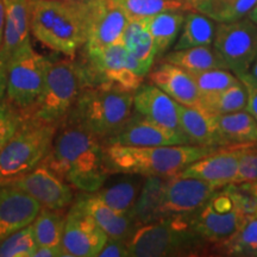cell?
Instances as JSON below:
<instances>
[{
	"label": "cell",
	"mask_w": 257,
	"mask_h": 257,
	"mask_svg": "<svg viewBox=\"0 0 257 257\" xmlns=\"http://www.w3.org/2000/svg\"><path fill=\"white\" fill-rule=\"evenodd\" d=\"M40 202L10 184H0V240L32 224L40 213Z\"/></svg>",
	"instance_id": "obj_16"
},
{
	"label": "cell",
	"mask_w": 257,
	"mask_h": 257,
	"mask_svg": "<svg viewBox=\"0 0 257 257\" xmlns=\"http://www.w3.org/2000/svg\"><path fill=\"white\" fill-rule=\"evenodd\" d=\"M30 0H5V29L0 61L8 62L19 48L30 42Z\"/></svg>",
	"instance_id": "obj_21"
},
{
	"label": "cell",
	"mask_w": 257,
	"mask_h": 257,
	"mask_svg": "<svg viewBox=\"0 0 257 257\" xmlns=\"http://www.w3.org/2000/svg\"><path fill=\"white\" fill-rule=\"evenodd\" d=\"M43 162L63 181L83 193L100 189L110 175L105 165L104 143L68 120L59 125Z\"/></svg>",
	"instance_id": "obj_1"
},
{
	"label": "cell",
	"mask_w": 257,
	"mask_h": 257,
	"mask_svg": "<svg viewBox=\"0 0 257 257\" xmlns=\"http://www.w3.org/2000/svg\"><path fill=\"white\" fill-rule=\"evenodd\" d=\"M59 125L24 115L0 152V184H8L36 168L49 153Z\"/></svg>",
	"instance_id": "obj_7"
},
{
	"label": "cell",
	"mask_w": 257,
	"mask_h": 257,
	"mask_svg": "<svg viewBox=\"0 0 257 257\" xmlns=\"http://www.w3.org/2000/svg\"><path fill=\"white\" fill-rule=\"evenodd\" d=\"M216 21L197 10H189L185 15L181 34H180L173 50H181L200 46H212L214 35H216Z\"/></svg>",
	"instance_id": "obj_27"
},
{
	"label": "cell",
	"mask_w": 257,
	"mask_h": 257,
	"mask_svg": "<svg viewBox=\"0 0 257 257\" xmlns=\"http://www.w3.org/2000/svg\"><path fill=\"white\" fill-rule=\"evenodd\" d=\"M181 2L185 3V4L189 6V8H191L192 10H195V8H197V5H198V3L200 2V0H181Z\"/></svg>",
	"instance_id": "obj_47"
},
{
	"label": "cell",
	"mask_w": 257,
	"mask_h": 257,
	"mask_svg": "<svg viewBox=\"0 0 257 257\" xmlns=\"http://www.w3.org/2000/svg\"><path fill=\"white\" fill-rule=\"evenodd\" d=\"M82 49L83 59L80 63L88 86L104 83L136 92L148 75L121 42L100 49Z\"/></svg>",
	"instance_id": "obj_8"
},
{
	"label": "cell",
	"mask_w": 257,
	"mask_h": 257,
	"mask_svg": "<svg viewBox=\"0 0 257 257\" xmlns=\"http://www.w3.org/2000/svg\"><path fill=\"white\" fill-rule=\"evenodd\" d=\"M252 147H245L243 149L239 160L238 172L233 180V184L249 182L253 184L257 180V149Z\"/></svg>",
	"instance_id": "obj_40"
},
{
	"label": "cell",
	"mask_w": 257,
	"mask_h": 257,
	"mask_svg": "<svg viewBox=\"0 0 257 257\" xmlns=\"http://www.w3.org/2000/svg\"><path fill=\"white\" fill-rule=\"evenodd\" d=\"M238 79L245 86L246 93H248L246 111L250 112L257 121V80L249 72L242 74V75H238Z\"/></svg>",
	"instance_id": "obj_41"
},
{
	"label": "cell",
	"mask_w": 257,
	"mask_h": 257,
	"mask_svg": "<svg viewBox=\"0 0 257 257\" xmlns=\"http://www.w3.org/2000/svg\"><path fill=\"white\" fill-rule=\"evenodd\" d=\"M248 93L245 86L240 81L221 92L200 95L198 107L212 115L232 113V112L246 110Z\"/></svg>",
	"instance_id": "obj_30"
},
{
	"label": "cell",
	"mask_w": 257,
	"mask_h": 257,
	"mask_svg": "<svg viewBox=\"0 0 257 257\" xmlns=\"http://www.w3.org/2000/svg\"><path fill=\"white\" fill-rule=\"evenodd\" d=\"M179 120L181 133L189 144L199 147L220 148L214 124V115L200 107L186 106L178 102Z\"/></svg>",
	"instance_id": "obj_24"
},
{
	"label": "cell",
	"mask_w": 257,
	"mask_h": 257,
	"mask_svg": "<svg viewBox=\"0 0 257 257\" xmlns=\"http://www.w3.org/2000/svg\"><path fill=\"white\" fill-rule=\"evenodd\" d=\"M219 147H252L257 144V121L246 110L214 115Z\"/></svg>",
	"instance_id": "obj_23"
},
{
	"label": "cell",
	"mask_w": 257,
	"mask_h": 257,
	"mask_svg": "<svg viewBox=\"0 0 257 257\" xmlns=\"http://www.w3.org/2000/svg\"><path fill=\"white\" fill-rule=\"evenodd\" d=\"M165 62H169L185 69L188 73L202 72V70L223 68L226 69L223 61L218 56L216 50L211 46H200L187 48V49L173 50L163 59Z\"/></svg>",
	"instance_id": "obj_29"
},
{
	"label": "cell",
	"mask_w": 257,
	"mask_h": 257,
	"mask_svg": "<svg viewBox=\"0 0 257 257\" xmlns=\"http://www.w3.org/2000/svg\"><path fill=\"white\" fill-rule=\"evenodd\" d=\"M49 62V59L36 53L31 42L19 48L6 62V99L23 113L40 96Z\"/></svg>",
	"instance_id": "obj_9"
},
{
	"label": "cell",
	"mask_w": 257,
	"mask_h": 257,
	"mask_svg": "<svg viewBox=\"0 0 257 257\" xmlns=\"http://www.w3.org/2000/svg\"><path fill=\"white\" fill-rule=\"evenodd\" d=\"M37 246L30 224L0 240V257H32Z\"/></svg>",
	"instance_id": "obj_36"
},
{
	"label": "cell",
	"mask_w": 257,
	"mask_h": 257,
	"mask_svg": "<svg viewBox=\"0 0 257 257\" xmlns=\"http://www.w3.org/2000/svg\"><path fill=\"white\" fill-rule=\"evenodd\" d=\"M105 165L111 174H127L170 178L191 163L217 152L220 148L193 144L161 147L104 146Z\"/></svg>",
	"instance_id": "obj_2"
},
{
	"label": "cell",
	"mask_w": 257,
	"mask_h": 257,
	"mask_svg": "<svg viewBox=\"0 0 257 257\" xmlns=\"http://www.w3.org/2000/svg\"><path fill=\"white\" fill-rule=\"evenodd\" d=\"M66 216L63 210L42 207L36 219L32 221L35 238L38 245L61 246Z\"/></svg>",
	"instance_id": "obj_33"
},
{
	"label": "cell",
	"mask_w": 257,
	"mask_h": 257,
	"mask_svg": "<svg viewBox=\"0 0 257 257\" xmlns=\"http://www.w3.org/2000/svg\"><path fill=\"white\" fill-rule=\"evenodd\" d=\"M218 187L195 178L174 175L167 179L159 219L191 216L206 205Z\"/></svg>",
	"instance_id": "obj_12"
},
{
	"label": "cell",
	"mask_w": 257,
	"mask_h": 257,
	"mask_svg": "<svg viewBox=\"0 0 257 257\" xmlns=\"http://www.w3.org/2000/svg\"><path fill=\"white\" fill-rule=\"evenodd\" d=\"M5 29V0H0V47L4 38Z\"/></svg>",
	"instance_id": "obj_46"
},
{
	"label": "cell",
	"mask_w": 257,
	"mask_h": 257,
	"mask_svg": "<svg viewBox=\"0 0 257 257\" xmlns=\"http://www.w3.org/2000/svg\"><path fill=\"white\" fill-rule=\"evenodd\" d=\"M257 0H200L195 10L216 21L230 23L249 16Z\"/></svg>",
	"instance_id": "obj_32"
},
{
	"label": "cell",
	"mask_w": 257,
	"mask_h": 257,
	"mask_svg": "<svg viewBox=\"0 0 257 257\" xmlns=\"http://www.w3.org/2000/svg\"><path fill=\"white\" fill-rule=\"evenodd\" d=\"M121 43L149 74L156 59V47L144 19H130L121 36Z\"/></svg>",
	"instance_id": "obj_26"
},
{
	"label": "cell",
	"mask_w": 257,
	"mask_h": 257,
	"mask_svg": "<svg viewBox=\"0 0 257 257\" xmlns=\"http://www.w3.org/2000/svg\"><path fill=\"white\" fill-rule=\"evenodd\" d=\"M87 80L80 61L50 60L40 96L23 115L60 125L75 104Z\"/></svg>",
	"instance_id": "obj_6"
},
{
	"label": "cell",
	"mask_w": 257,
	"mask_h": 257,
	"mask_svg": "<svg viewBox=\"0 0 257 257\" xmlns=\"http://www.w3.org/2000/svg\"><path fill=\"white\" fill-rule=\"evenodd\" d=\"M23 117V112L12 105L8 99L0 104V152L17 130Z\"/></svg>",
	"instance_id": "obj_39"
},
{
	"label": "cell",
	"mask_w": 257,
	"mask_h": 257,
	"mask_svg": "<svg viewBox=\"0 0 257 257\" xmlns=\"http://www.w3.org/2000/svg\"><path fill=\"white\" fill-rule=\"evenodd\" d=\"M8 184L22 189L40 202L42 207L50 210H64L74 200L72 186L59 178L46 162H41L28 174Z\"/></svg>",
	"instance_id": "obj_14"
},
{
	"label": "cell",
	"mask_w": 257,
	"mask_h": 257,
	"mask_svg": "<svg viewBox=\"0 0 257 257\" xmlns=\"http://www.w3.org/2000/svg\"><path fill=\"white\" fill-rule=\"evenodd\" d=\"M244 148L245 147L233 150H217L191 163L180 172L179 175L204 180L218 188L225 187L232 184L236 178Z\"/></svg>",
	"instance_id": "obj_17"
},
{
	"label": "cell",
	"mask_w": 257,
	"mask_h": 257,
	"mask_svg": "<svg viewBox=\"0 0 257 257\" xmlns=\"http://www.w3.org/2000/svg\"><path fill=\"white\" fill-rule=\"evenodd\" d=\"M134 94L104 83L87 86L64 120L79 125L105 143L133 117Z\"/></svg>",
	"instance_id": "obj_4"
},
{
	"label": "cell",
	"mask_w": 257,
	"mask_h": 257,
	"mask_svg": "<svg viewBox=\"0 0 257 257\" xmlns=\"http://www.w3.org/2000/svg\"><path fill=\"white\" fill-rule=\"evenodd\" d=\"M87 41L85 49H100L121 41L128 18L113 0H82Z\"/></svg>",
	"instance_id": "obj_11"
},
{
	"label": "cell",
	"mask_w": 257,
	"mask_h": 257,
	"mask_svg": "<svg viewBox=\"0 0 257 257\" xmlns=\"http://www.w3.org/2000/svg\"><path fill=\"white\" fill-rule=\"evenodd\" d=\"M30 30L50 50L74 57L87 41L82 0H30Z\"/></svg>",
	"instance_id": "obj_3"
},
{
	"label": "cell",
	"mask_w": 257,
	"mask_h": 257,
	"mask_svg": "<svg viewBox=\"0 0 257 257\" xmlns=\"http://www.w3.org/2000/svg\"><path fill=\"white\" fill-rule=\"evenodd\" d=\"M185 11H166L146 18V24L161 57L175 43L185 21Z\"/></svg>",
	"instance_id": "obj_28"
},
{
	"label": "cell",
	"mask_w": 257,
	"mask_h": 257,
	"mask_svg": "<svg viewBox=\"0 0 257 257\" xmlns=\"http://www.w3.org/2000/svg\"><path fill=\"white\" fill-rule=\"evenodd\" d=\"M6 86H8L6 62L0 61V104L6 99Z\"/></svg>",
	"instance_id": "obj_45"
},
{
	"label": "cell",
	"mask_w": 257,
	"mask_h": 257,
	"mask_svg": "<svg viewBox=\"0 0 257 257\" xmlns=\"http://www.w3.org/2000/svg\"><path fill=\"white\" fill-rule=\"evenodd\" d=\"M212 44L226 69L237 76L248 73L257 57V25L249 17L218 23Z\"/></svg>",
	"instance_id": "obj_10"
},
{
	"label": "cell",
	"mask_w": 257,
	"mask_h": 257,
	"mask_svg": "<svg viewBox=\"0 0 257 257\" xmlns=\"http://www.w3.org/2000/svg\"><path fill=\"white\" fill-rule=\"evenodd\" d=\"M251 218L253 217L245 216L236 207L227 213H219L207 202L192 214V226L204 242L218 245L230 238Z\"/></svg>",
	"instance_id": "obj_19"
},
{
	"label": "cell",
	"mask_w": 257,
	"mask_h": 257,
	"mask_svg": "<svg viewBox=\"0 0 257 257\" xmlns=\"http://www.w3.org/2000/svg\"><path fill=\"white\" fill-rule=\"evenodd\" d=\"M224 191L232 199L234 207L243 214L249 217H257V195L253 193L252 184H229Z\"/></svg>",
	"instance_id": "obj_38"
},
{
	"label": "cell",
	"mask_w": 257,
	"mask_h": 257,
	"mask_svg": "<svg viewBox=\"0 0 257 257\" xmlns=\"http://www.w3.org/2000/svg\"><path fill=\"white\" fill-rule=\"evenodd\" d=\"M130 19H144L166 11L192 10L181 0H113Z\"/></svg>",
	"instance_id": "obj_34"
},
{
	"label": "cell",
	"mask_w": 257,
	"mask_h": 257,
	"mask_svg": "<svg viewBox=\"0 0 257 257\" xmlns=\"http://www.w3.org/2000/svg\"><path fill=\"white\" fill-rule=\"evenodd\" d=\"M249 73L251 74V75L253 76V78H255V79L257 80V57H256L255 62H253V64L251 66V68H250Z\"/></svg>",
	"instance_id": "obj_48"
},
{
	"label": "cell",
	"mask_w": 257,
	"mask_h": 257,
	"mask_svg": "<svg viewBox=\"0 0 257 257\" xmlns=\"http://www.w3.org/2000/svg\"><path fill=\"white\" fill-rule=\"evenodd\" d=\"M108 237L78 201L67 212L61 248L63 256L98 257Z\"/></svg>",
	"instance_id": "obj_13"
},
{
	"label": "cell",
	"mask_w": 257,
	"mask_h": 257,
	"mask_svg": "<svg viewBox=\"0 0 257 257\" xmlns=\"http://www.w3.org/2000/svg\"><path fill=\"white\" fill-rule=\"evenodd\" d=\"M142 186V180L128 178L114 182L107 187L102 186L100 189L91 193V194L107 206L113 208L114 211L120 212V213H130Z\"/></svg>",
	"instance_id": "obj_31"
},
{
	"label": "cell",
	"mask_w": 257,
	"mask_h": 257,
	"mask_svg": "<svg viewBox=\"0 0 257 257\" xmlns=\"http://www.w3.org/2000/svg\"><path fill=\"white\" fill-rule=\"evenodd\" d=\"M127 240L108 238L98 257H127Z\"/></svg>",
	"instance_id": "obj_42"
},
{
	"label": "cell",
	"mask_w": 257,
	"mask_h": 257,
	"mask_svg": "<svg viewBox=\"0 0 257 257\" xmlns=\"http://www.w3.org/2000/svg\"><path fill=\"white\" fill-rule=\"evenodd\" d=\"M167 179L168 178L148 176L144 180L137 200L128 213L136 226L159 220V211L162 204Z\"/></svg>",
	"instance_id": "obj_25"
},
{
	"label": "cell",
	"mask_w": 257,
	"mask_h": 257,
	"mask_svg": "<svg viewBox=\"0 0 257 257\" xmlns=\"http://www.w3.org/2000/svg\"><path fill=\"white\" fill-rule=\"evenodd\" d=\"M252 189H253V193L257 195V180L252 184Z\"/></svg>",
	"instance_id": "obj_50"
},
{
	"label": "cell",
	"mask_w": 257,
	"mask_h": 257,
	"mask_svg": "<svg viewBox=\"0 0 257 257\" xmlns=\"http://www.w3.org/2000/svg\"><path fill=\"white\" fill-rule=\"evenodd\" d=\"M76 201L107 234L108 238L127 240L137 227L130 214L114 211L91 193H85Z\"/></svg>",
	"instance_id": "obj_22"
},
{
	"label": "cell",
	"mask_w": 257,
	"mask_h": 257,
	"mask_svg": "<svg viewBox=\"0 0 257 257\" xmlns=\"http://www.w3.org/2000/svg\"><path fill=\"white\" fill-rule=\"evenodd\" d=\"M117 144L126 147H161L189 144L184 134L161 126L135 112L133 117L104 146Z\"/></svg>",
	"instance_id": "obj_15"
},
{
	"label": "cell",
	"mask_w": 257,
	"mask_h": 257,
	"mask_svg": "<svg viewBox=\"0 0 257 257\" xmlns=\"http://www.w3.org/2000/svg\"><path fill=\"white\" fill-rule=\"evenodd\" d=\"M208 202L211 204L212 208L214 211L219 212V213H227V212L232 211L234 208L232 199L230 198V195L224 189L219 193H214Z\"/></svg>",
	"instance_id": "obj_43"
},
{
	"label": "cell",
	"mask_w": 257,
	"mask_h": 257,
	"mask_svg": "<svg viewBox=\"0 0 257 257\" xmlns=\"http://www.w3.org/2000/svg\"><path fill=\"white\" fill-rule=\"evenodd\" d=\"M227 256L257 257V217L249 219L230 238L218 244Z\"/></svg>",
	"instance_id": "obj_35"
},
{
	"label": "cell",
	"mask_w": 257,
	"mask_h": 257,
	"mask_svg": "<svg viewBox=\"0 0 257 257\" xmlns=\"http://www.w3.org/2000/svg\"><path fill=\"white\" fill-rule=\"evenodd\" d=\"M189 74L194 80L200 95L221 92L239 82L238 76L229 69L217 68Z\"/></svg>",
	"instance_id": "obj_37"
},
{
	"label": "cell",
	"mask_w": 257,
	"mask_h": 257,
	"mask_svg": "<svg viewBox=\"0 0 257 257\" xmlns=\"http://www.w3.org/2000/svg\"><path fill=\"white\" fill-rule=\"evenodd\" d=\"M63 256V250L61 246L38 245L32 257H60Z\"/></svg>",
	"instance_id": "obj_44"
},
{
	"label": "cell",
	"mask_w": 257,
	"mask_h": 257,
	"mask_svg": "<svg viewBox=\"0 0 257 257\" xmlns=\"http://www.w3.org/2000/svg\"><path fill=\"white\" fill-rule=\"evenodd\" d=\"M249 18L251 19L252 22H255L256 25H257V4H256L255 8L252 9V11L249 14Z\"/></svg>",
	"instance_id": "obj_49"
},
{
	"label": "cell",
	"mask_w": 257,
	"mask_h": 257,
	"mask_svg": "<svg viewBox=\"0 0 257 257\" xmlns=\"http://www.w3.org/2000/svg\"><path fill=\"white\" fill-rule=\"evenodd\" d=\"M150 83L155 85L179 104L198 107L200 93L191 74L175 64L165 62L159 64L148 74Z\"/></svg>",
	"instance_id": "obj_20"
},
{
	"label": "cell",
	"mask_w": 257,
	"mask_h": 257,
	"mask_svg": "<svg viewBox=\"0 0 257 257\" xmlns=\"http://www.w3.org/2000/svg\"><path fill=\"white\" fill-rule=\"evenodd\" d=\"M205 244L193 229L191 214L137 226L127 239V249L133 257L185 256L200 252Z\"/></svg>",
	"instance_id": "obj_5"
},
{
	"label": "cell",
	"mask_w": 257,
	"mask_h": 257,
	"mask_svg": "<svg viewBox=\"0 0 257 257\" xmlns=\"http://www.w3.org/2000/svg\"><path fill=\"white\" fill-rule=\"evenodd\" d=\"M135 112L147 119L181 133L178 102L153 83H142L134 94Z\"/></svg>",
	"instance_id": "obj_18"
}]
</instances>
